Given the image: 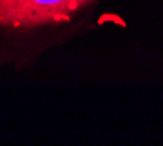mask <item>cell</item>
Listing matches in <instances>:
<instances>
[{"label":"cell","instance_id":"1","mask_svg":"<svg viewBox=\"0 0 163 146\" xmlns=\"http://www.w3.org/2000/svg\"><path fill=\"white\" fill-rule=\"evenodd\" d=\"M101 0H0V27L21 37L33 34L44 47L57 45L96 28Z\"/></svg>","mask_w":163,"mask_h":146}]
</instances>
